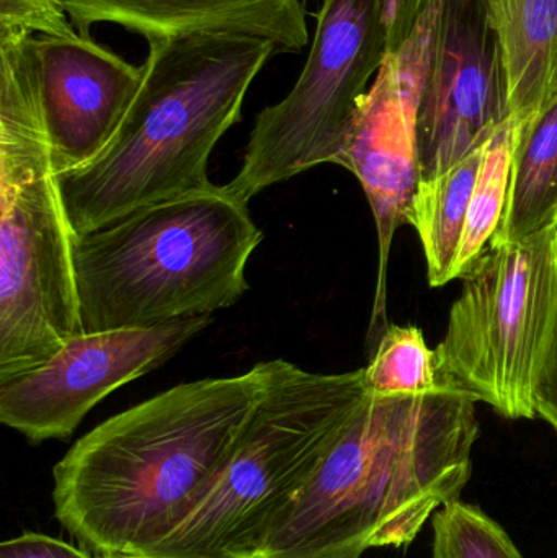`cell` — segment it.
I'll return each instance as SVG.
<instances>
[{
	"label": "cell",
	"instance_id": "cell-19",
	"mask_svg": "<svg viewBox=\"0 0 557 558\" xmlns=\"http://www.w3.org/2000/svg\"><path fill=\"white\" fill-rule=\"evenodd\" d=\"M432 530V558H523L496 520L460 498L434 514Z\"/></svg>",
	"mask_w": 557,
	"mask_h": 558
},
{
	"label": "cell",
	"instance_id": "cell-9",
	"mask_svg": "<svg viewBox=\"0 0 557 558\" xmlns=\"http://www.w3.org/2000/svg\"><path fill=\"white\" fill-rule=\"evenodd\" d=\"M440 0H398L389 20V52L360 105L337 166L359 179L378 234V278L368 337L385 327L392 241L408 225L422 182L417 107Z\"/></svg>",
	"mask_w": 557,
	"mask_h": 558
},
{
	"label": "cell",
	"instance_id": "cell-11",
	"mask_svg": "<svg viewBox=\"0 0 557 558\" xmlns=\"http://www.w3.org/2000/svg\"><path fill=\"white\" fill-rule=\"evenodd\" d=\"M499 36L484 0H440L417 107L422 180L484 146L512 118Z\"/></svg>",
	"mask_w": 557,
	"mask_h": 558
},
{
	"label": "cell",
	"instance_id": "cell-4",
	"mask_svg": "<svg viewBox=\"0 0 557 558\" xmlns=\"http://www.w3.org/2000/svg\"><path fill=\"white\" fill-rule=\"evenodd\" d=\"M264 234L249 205L213 185L144 206L74 239L82 331L213 315L247 292Z\"/></svg>",
	"mask_w": 557,
	"mask_h": 558
},
{
	"label": "cell",
	"instance_id": "cell-14",
	"mask_svg": "<svg viewBox=\"0 0 557 558\" xmlns=\"http://www.w3.org/2000/svg\"><path fill=\"white\" fill-rule=\"evenodd\" d=\"M499 36L509 104L519 121L557 100V0H484Z\"/></svg>",
	"mask_w": 557,
	"mask_h": 558
},
{
	"label": "cell",
	"instance_id": "cell-5",
	"mask_svg": "<svg viewBox=\"0 0 557 558\" xmlns=\"http://www.w3.org/2000/svg\"><path fill=\"white\" fill-rule=\"evenodd\" d=\"M74 229L36 81L35 36L0 41V383L82 331Z\"/></svg>",
	"mask_w": 557,
	"mask_h": 558
},
{
	"label": "cell",
	"instance_id": "cell-2",
	"mask_svg": "<svg viewBox=\"0 0 557 558\" xmlns=\"http://www.w3.org/2000/svg\"><path fill=\"white\" fill-rule=\"evenodd\" d=\"M480 436L476 400L441 384L366 396L265 541L267 558H362L409 546L460 498Z\"/></svg>",
	"mask_w": 557,
	"mask_h": 558
},
{
	"label": "cell",
	"instance_id": "cell-15",
	"mask_svg": "<svg viewBox=\"0 0 557 558\" xmlns=\"http://www.w3.org/2000/svg\"><path fill=\"white\" fill-rule=\"evenodd\" d=\"M557 226V100L520 121L502 221L489 245L519 242Z\"/></svg>",
	"mask_w": 557,
	"mask_h": 558
},
{
	"label": "cell",
	"instance_id": "cell-16",
	"mask_svg": "<svg viewBox=\"0 0 557 558\" xmlns=\"http://www.w3.org/2000/svg\"><path fill=\"white\" fill-rule=\"evenodd\" d=\"M483 150L484 146L477 147L441 175L422 180L412 202L408 225L415 228L421 238L432 288H440L455 279V264Z\"/></svg>",
	"mask_w": 557,
	"mask_h": 558
},
{
	"label": "cell",
	"instance_id": "cell-12",
	"mask_svg": "<svg viewBox=\"0 0 557 558\" xmlns=\"http://www.w3.org/2000/svg\"><path fill=\"white\" fill-rule=\"evenodd\" d=\"M36 81L58 175L87 166L110 143L133 104L143 65L92 38L35 36Z\"/></svg>",
	"mask_w": 557,
	"mask_h": 558
},
{
	"label": "cell",
	"instance_id": "cell-17",
	"mask_svg": "<svg viewBox=\"0 0 557 558\" xmlns=\"http://www.w3.org/2000/svg\"><path fill=\"white\" fill-rule=\"evenodd\" d=\"M519 126L516 117L509 118L484 144L463 241L455 264V279H461L483 257L502 221Z\"/></svg>",
	"mask_w": 557,
	"mask_h": 558
},
{
	"label": "cell",
	"instance_id": "cell-13",
	"mask_svg": "<svg viewBox=\"0 0 557 558\" xmlns=\"http://www.w3.org/2000/svg\"><path fill=\"white\" fill-rule=\"evenodd\" d=\"M78 35L114 23L150 39L244 35L268 39L278 52L303 51L310 41L300 0H56Z\"/></svg>",
	"mask_w": 557,
	"mask_h": 558
},
{
	"label": "cell",
	"instance_id": "cell-3",
	"mask_svg": "<svg viewBox=\"0 0 557 558\" xmlns=\"http://www.w3.org/2000/svg\"><path fill=\"white\" fill-rule=\"evenodd\" d=\"M143 82L100 156L59 175L74 234L144 206L211 189L209 157L241 120L252 82L278 49L264 38L147 41Z\"/></svg>",
	"mask_w": 557,
	"mask_h": 558
},
{
	"label": "cell",
	"instance_id": "cell-1",
	"mask_svg": "<svg viewBox=\"0 0 557 558\" xmlns=\"http://www.w3.org/2000/svg\"><path fill=\"white\" fill-rule=\"evenodd\" d=\"M268 361L164 390L82 436L52 471L55 514L95 556H146L221 477L267 386Z\"/></svg>",
	"mask_w": 557,
	"mask_h": 558
},
{
	"label": "cell",
	"instance_id": "cell-25",
	"mask_svg": "<svg viewBox=\"0 0 557 558\" xmlns=\"http://www.w3.org/2000/svg\"><path fill=\"white\" fill-rule=\"evenodd\" d=\"M254 558H267V557H262V556H258V557H254Z\"/></svg>",
	"mask_w": 557,
	"mask_h": 558
},
{
	"label": "cell",
	"instance_id": "cell-7",
	"mask_svg": "<svg viewBox=\"0 0 557 558\" xmlns=\"http://www.w3.org/2000/svg\"><path fill=\"white\" fill-rule=\"evenodd\" d=\"M461 279L435 348L441 384L504 418H536V397L557 354V226L489 245Z\"/></svg>",
	"mask_w": 557,
	"mask_h": 558
},
{
	"label": "cell",
	"instance_id": "cell-6",
	"mask_svg": "<svg viewBox=\"0 0 557 558\" xmlns=\"http://www.w3.org/2000/svg\"><path fill=\"white\" fill-rule=\"evenodd\" d=\"M368 396L365 371L268 361L267 386L221 477L153 558H254Z\"/></svg>",
	"mask_w": 557,
	"mask_h": 558
},
{
	"label": "cell",
	"instance_id": "cell-23",
	"mask_svg": "<svg viewBox=\"0 0 557 558\" xmlns=\"http://www.w3.org/2000/svg\"><path fill=\"white\" fill-rule=\"evenodd\" d=\"M386 5H388V15H391L392 10H395L396 0H386Z\"/></svg>",
	"mask_w": 557,
	"mask_h": 558
},
{
	"label": "cell",
	"instance_id": "cell-24",
	"mask_svg": "<svg viewBox=\"0 0 557 558\" xmlns=\"http://www.w3.org/2000/svg\"><path fill=\"white\" fill-rule=\"evenodd\" d=\"M105 558H153V557H146V556H110Z\"/></svg>",
	"mask_w": 557,
	"mask_h": 558
},
{
	"label": "cell",
	"instance_id": "cell-22",
	"mask_svg": "<svg viewBox=\"0 0 557 558\" xmlns=\"http://www.w3.org/2000/svg\"><path fill=\"white\" fill-rule=\"evenodd\" d=\"M536 412L557 433V354L540 387Z\"/></svg>",
	"mask_w": 557,
	"mask_h": 558
},
{
	"label": "cell",
	"instance_id": "cell-10",
	"mask_svg": "<svg viewBox=\"0 0 557 558\" xmlns=\"http://www.w3.org/2000/svg\"><path fill=\"white\" fill-rule=\"evenodd\" d=\"M211 322L199 315L75 335L45 363L0 383V422L32 445L71 438L101 400L162 366Z\"/></svg>",
	"mask_w": 557,
	"mask_h": 558
},
{
	"label": "cell",
	"instance_id": "cell-20",
	"mask_svg": "<svg viewBox=\"0 0 557 558\" xmlns=\"http://www.w3.org/2000/svg\"><path fill=\"white\" fill-rule=\"evenodd\" d=\"M77 35L56 0H0V41L16 36Z\"/></svg>",
	"mask_w": 557,
	"mask_h": 558
},
{
	"label": "cell",
	"instance_id": "cell-21",
	"mask_svg": "<svg viewBox=\"0 0 557 558\" xmlns=\"http://www.w3.org/2000/svg\"><path fill=\"white\" fill-rule=\"evenodd\" d=\"M0 558H94L88 550L38 533H23L0 546Z\"/></svg>",
	"mask_w": 557,
	"mask_h": 558
},
{
	"label": "cell",
	"instance_id": "cell-18",
	"mask_svg": "<svg viewBox=\"0 0 557 558\" xmlns=\"http://www.w3.org/2000/svg\"><path fill=\"white\" fill-rule=\"evenodd\" d=\"M363 371L366 390L375 397L417 396L441 386L437 353L415 325L386 327Z\"/></svg>",
	"mask_w": 557,
	"mask_h": 558
},
{
	"label": "cell",
	"instance_id": "cell-8",
	"mask_svg": "<svg viewBox=\"0 0 557 558\" xmlns=\"http://www.w3.org/2000/svg\"><path fill=\"white\" fill-rule=\"evenodd\" d=\"M389 52L386 0H323L313 46L287 97L255 118L238 175L226 192L254 196L323 163H339Z\"/></svg>",
	"mask_w": 557,
	"mask_h": 558
}]
</instances>
